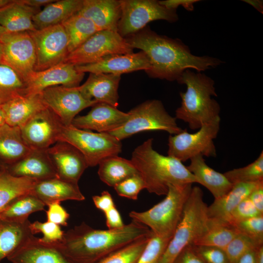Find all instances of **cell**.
Returning <instances> with one entry per match:
<instances>
[{"instance_id": "1", "label": "cell", "mask_w": 263, "mask_h": 263, "mask_svg": "<svg viewBox=\"0 0 263 263\" xmlns=\"http://www.w3.org/2000/svg\"><path fill=\"white\" fill-rule=\"evenodd\" d=\"M125 38L133 49L147 55L150 67L145 72L152 78L177 81L187 69L201 72L223 63L216 57L193 55L179 39L158 35L148 27Z\"/></svg>"}, {"instance_id": "2", "label": "cell", "mask_w": 263, "mask_h": 263, "mask_svg": "<svg viewBox=\"0 0 263 263\" xmlns=\"http://www.w3.org/2000/svg\"><path fill=\"white\" fill-rule=\"evenodd\" d=\"M152 233L147 226L133 220L120 228L104 230L94 228L83 222L64 232L62 240L56 244L74 263H96Z\"/></svg>"}, {"instance_id": "3", "label": "cell", "mask_w": 263, "mask_h": 263, "mask_svg": "<svg viewBox=\"0 0 263 263\" xmlns=\"http://www.w3.org/2000/svg\"><path fill=\"white\" fill-rule=\"evenodd\" d=\"M153 140L149 138L135 148L131 159L144 181L145 189L157 195H166L169 185L197 183L182 162L154 150Z\"/></svg>"}, {"instance_id": "4", "label": "cell", "mask_w": 263, "mask_h": 263, "mask_svg": "<svg viewBox=\"0 0 263 263\" xmlns=\"http://www.w3.org/2000/svg\"><path fill=\"white\" fill-rule=\"evenodd\" d=\"M177 81L186 85L187 90L180 93L182 101L175 111L176 119L188 123L189 128L194 130L220 117V105L211 97L217 96L211 78L187 69Z\"/></svg>"}, {"instance_id": "5", "label": "cell", "mask_w": 263, "mask_h": 263, "mask_svg": "<svg viewBox=\"0 0 263 263\" xmlns=\"http://www.w3.org/2000/svg\"><path fill=\"white\" fill-rule=\"evenodd\" d=\"M207 207L201 188L192 187L180 221L158 263H173L184 248L203 235L208 220Z\"/></svg>"}, {"instance_id": "6", "label": "cell", "mask_w": 263, "mask_h": 263, "mask_svg": "<svg viewBox=\"0 0 263 263\" xmlns=\"http://www.w3.org/2000/svg\"><path fill=\"white\" fill-rule=\"evenodd\" d=\"M192 185H169L163 200L146 211H132L129 216L132 220L147 226L155 235L171 239L181 218Z\"/></svg>"}, {"instance_id": "7", "label": "cell", "mask_w": 263, "mask_h": 263, "mask_svg": "<svg viewBox=\"0 0 263 263\" xmlns=\"http://www.w3.org/2000/svg\"><path fill=\"white\" fill-rule=\"evenodd\" d=\"M129 118L122 125L108 133L121 141L138 132L163 131L170 135L182 132L175 117L170 115L159 100H147L128 112Z\"/></svg>"}, {"instance_id": "8", "label": "cell", "mask_w": 263, "mask_h": 263, "mask_svg": "<svg viewBox=\"0 0 263 263\" xmlns=\"http://www.w3.org/2000/svg\"><path fill=\"white\" fill-rule=\"evenodd\" d=\"M66 142L84 156L89 167H94L103 159L118 155L122 151L121 141L105 132H94L77 128L73 125H63L57 141Z\"/></svg>"}, {"instance_id": "9", "label": "cell", "mask_w": 263, "mask_h": 263, "mask_svg": "<svg viewBox=\"0 0 263 263\" xmlns=\"http://www.w3.org/2000/svg\"><path fill=\"white\" fill-rule=\"evenodd\" d=\"M220 117L203 125L195 133H190L186 129L176 134L169 135L168 155L182 163L197 156H216L214 143L220 130Z\"/></svg>"}, {"instance_id": "10", "label": "cell", "mask_w": 263, "mask_h": 263, "mask_svg": "<svg viewBox=\"0 0 263 263\" xmlns=\"http://www.w3.org/2000/svg\"><path fill=\"white\" fill-rule=\"evenodd\" d=\"M121 17L117 32L122 37L133 34L146 27L150 22L165 20L177 21L176 10L168 9L156 0H120Z\"/></svg>"}, {"instance_id": "11", "label": "cell", "mask_w": 263, "mask_h": 263, "mask_svg": "<svg viewBox=\"0 0 263 263\" xmlns=\"http://www.w3.org/2000/svg\"><path fill=\"white\" fill-rule=\"evenodd\" d=\"M133 51L126 38L117 32L100 30L69 53L63 63L83 65L95 62L108 55L130 54Z\"/></svg>"}, {"instance_id": "12", "label": "cell", "mask_w": 263, "mask_h": 263, "mask_svg": "<svg viewBox=\"0 0 263 263\" xmlns=\"http://www.w3.org/2000/svg\"><path fill=\"white\" fill-rule=\"evenodd\" d=\"M0 64L14 70L25 83L35 71L36 61L33 40L28 32H5L0 38Z\"/></svg>"}, {"instance_id": "13", "label": "cell", "mask_w": 263, "mask_h": 263, "mask_svg": "<svg viewBox=\"0 0 263 263\" xmlns=\"http://www.w3.org/2000/svg\"><path fill=\"white\" fill-rule=\"evenodd\" d=\"M35 48V71H41L63 63L68 54V39L62 24L28 32Z\"/></svg>"}, {"instance_id": "14", "label": "cell", "mask_w": 263, "mask_h": 263, "mask_svg": "<svg viewBox=\"0 0 263 263\" xmlns=\"http://www.w3.org/2000/svg\"><path fill=\"white\" fill-rule=\"evenodd\" d=\"M40 94L47 107L66 126L72 125L73 119L82 110L99 103L86 99L76 87L53 86L46 88Z\"/></svg>"}, {"instance_id": "15", "label": "cell", "mask_w": 263, "mask_h": 263, "mask_svg": "<svg viewBox=\"0 0 263 263\" xmlns=\"http://www.w3.org/2000/svg\"><path fill=\"white\" fill-rule=\"evenodd\" d=\"M63 125L48 108L39 111L20 127L22 137L31 150H45L57 141Z\"/></svg>"}, {"instance_id": "16", "label": "cell", "mask_w": 263, "mask_h": 263, "mask_svg": "<svg viewBox=\"0 0 263 263\" xmlns=\"http://www.w3.org/2000/svg\"><path fill=\"white\" fill-rule=\"evenodd\" d=\"M57 177L77 183L89 167L83 154L71 144L58 141L47 149Z\"/></svg>"}, {"instance_id": "17", "label": "cell", "mask_w": 263, "mask_h": 263, "mask_svg": "<svg viewBox=\"0 0 263 263\" xmlns=\"http://www.w3.org/2000/svg\"><path fill=\"white\" fill-rule=\"evenodd\" d=\"M85 73L75 66L61 63L41 71H34L26 80V94L40 93L48 87L63 86L74 88L79 86Z\"/></svg>"}, {"instance_id": "18", "label": "cell", "mask_w": 263, "mask_h": 263, "mask_svg": "<svg viewBox=\"0 0 263 263\" xmlns=\"http://www.w3.org/2000/svg\"><path fill=\"white\" fill-rule=\"evenodd\" d=\"M82 73H104L120 75L144 70L150 67L149 58L142 51L125 54H113L105 56L98 61L88 64L75 66Z\"/></svg>"}, {"instance_id": "19", "label": "cell", "mask_w": 263, "mask_h": 263, "mask_svg": "<svg viewBox=\"0 0 263 263\" xmlns=\"http://www.w3.org/2000/svg\"><path fill=\"white\" fill-rule=\"evenodd\" d=\"M92 107L87 114L76 116L72 125L82 130L106 133L121 126L129 118L128 112L106 103H97Z\"/></svg>"}, {"instance_id": "20", "label": "cell", "mask_w": 263, "mask_h": 263, "mask_svg": "<svg viewBox=\"0 0 263 263\" xmlns=\"http://www.w3.org/2000/svg\"><path fill=\"white\" fill-rule=\"evenodd\" d=\"M7 258L12 263H74L56 243H43L33 235Z\"/></svg>"}, {"instance_id": "21", "label": "cell", "mask_w": 263, "mask_h": 263, "mask_svg": "<svg viewBox=\"0 0 263 263\" xmlns=\"http://www.w3.org/2000/svg\"><path fill=\"white\" fill-rule=\"evenodd\" d=\"M120 79V75L90 73L85 82L76 89L88 100L106 103L117 108Z\"/></svg>"}, {"instance_id": "22", "label": "cell", "mask_w": 263, "mask_h": 263, "mask_svg": "<svg viewBox=\"0 0 263 263\" xmlns=\"http://www.w3.org/2000/svg\"><path fill=\"white\" fill-rule=\"evenodd\" d=\"M6 170L13 176L38 181L57 177L47 150H31L19 161L6 166Z\"/></svg>"}, {"instance_id": "23", "label": "cell", "mask_w": 263, "mask_h": 263, "mask_svg": "<svg viewBox=\"0 0 263 263\" xmlns=\"http://www.w3.org/2000/svg\"><path fill=\"white\" fill-rule=\"evenodd\" d=\"M31 193L46 206L54 202L66 200L81 201L85 199L77 183L57 177L37 181Z\"/></svg>"}, {"instance_id": "24", "label": "cell", "mask_w": 263, "mask_h": 263, "mask_svg": "<svg viewBox=\"0 0 263 263\" xmlns=\"http://www.w3.org/2000/svg\"><path fill=\"white\" fill-rule=\"evenodd\" d=\"M78 13L91 20L100 30L117 32L121 17L119 0H83Z\"/></svg>"}, {"instance_id": "25", "label": "cell", "mask_w": 263, "mask_h": 263, "mask_svg": "<svg viewBox=\"0 0 263 263\" xmlns=\"http://www.w3.org/2000/svg\"><path fill=\"white\" fill-rule=\"evenodd\" d=\"M0 107L5 124L19 128L35 114L47 108L40 93L17 96Z\"/></svg>"}, {"instance_id": "26", "label": "cell", "mask_w": 263, "mask_h": 263, "mask_svg": "<svg viewBox=\"0 0 263 263\" xmlns=\"http://www.w3.org/2000/svg\"><path fill=\"white\" fill-rule=\"evenodd\" d=\"M40 10L26 4L22 0H10L0 7V24L8 32L34 31L36 29L33 18Z\"/></svg>"}, {"instance_id": "27", "label": "cell", "mask_w": 263, "mask_h": 263, "mask_svg": "<svg viewBox=\"0 0 263 263\" xmlns=\"http://www.w3.org/2000/svg\"><path fill=\"white\" fill-rule=\"evenodd\" d=\"M188 170L194 176L196 182L207 188L215 199L228 192L233 187L224 173H220L208 166L202 155L190 159Z\"/></svg>"}, {"instance_id": "28", "label": "cell", "mask_w": 263, "mask_h": 263, "mask_svg": "<svg viewBox=\"0 0 263 263\" xmlns=\"http://www.w3.org/2000/svg\"><path fill=\"white\" fill-rule=\"evenodd\" d=\"M262 184H263V181L233 184L228 192L221 197L214 199V202L207 207L208 218L228 222L232 211Z\"/></svg>"}, {"instance_id": "29", "label": "cell", "mask_w": 263, "mask_h": 263, "mask_svg": "<svg viewBox=\"0 0 263 263\" xmlns=\"http://www.w3.org/2000/svg\"><path fill=\"white\" fill-rule=\"evenodd\" d=\"M83 0H56L44 7L33 18L36 29L61 24L81 9Z\"/></svg>"}, {"instance_id": "30", "label": "cell", "mask_w": 263, "mask_h": 263, "mask_svg": "<svg viewBox=\"0 0 263 263\" xmlns=\"http://www.w3.org/2000/svg\"><path fill=\"white\" fill-rule=\"evenodd\" d=\"M24 142L20 128L6 124L0 126V162L11 165L19 161L31 151Z\"/></svg>"}, {"instance_id": "31", "label": "cell", "mask_w": 263, "mask_h": 263, "mask_svg": "<svg viewBox=\"0 0 263 263\" xmlns=\"http://www.w3.org/2000/svg\"><path fill=\"white\" fill-rule=\"evenodd\" d=\"M30 221L14 222L0 218V262L31 236Z\"/></svg>"}, {"instance_id": "32", "label": "cell", "mask_w": 263, "mask_h": 263, "mask_svg": "<svg viewBox=\"0 0 263 263\" xmlns=\"http://www.w3.org/2000/svg\"><path fill=\"white\" fill-rule=\"evenodd\" d=\"M239 233L237 228L228 222L208 218L206 231L192 244L213 246L225 250Z\"/></svg>"}, {"instance_id": "33", "label": "cell", "mask_w": 263, "mask_h": 263, "mask_svg": "<svg viewBox=\"0 0 263 263\" xmlns=\"http://www.w3.org/2000/svg\"><path fill=\"white\" fill-rule=\"evenodd\" d=\"M98 165L97 173L100 179L113 188L127 178L138 173L131 160L118 155L107 157Z\"/></svg>"}, {"instance_id": "34", "label": "cell", "mask_w": 263, "mask_h": 263, "mask_svg": "<svg viewBox=\"0 0 263 263\" xmlns=\"http://www.w3.org/2000/svg\"><path fill=\"white\" fill-rule=\"evenodd\" d=\"M38 181L13 176L6 169L0 173V212L17 197L31 192Z\"/></svg>"}, {"instance_id": "35", "label": "cell", "mask_w": 263, "mask_h": 263, "mask_svg": "<svg viewBox=\"0 0 263 263\" xmlns=\"http://www.w3.org/2000/svg\"><path fill=\"white\" fill-rule=\"evenodd\" d=\"M61 24L68 37V54L80 46L94 34L100 31L91 20L78 13Z\"/></svg>"}, {"instance_id": "36", "label": "cell", "mask_w": 263, "mask_h": 263, "mask_svg": "<svg viewBox=\"0 0 263 263\" xmlns=\"http://www.w3.org/2000/svg\"><path fill=\"white\" fill-rule=\"evenodd\" d=\"M46 205L31 192L21 195L0 212V218L14 222H23L32 213L42 211Z\"/></svg>"}, {"instance_id": "37", "label": "cell", "mask_w": 263, "mask_h": 263, "mask_svg": "<svg viewBox=\"0 0 263 263\" xmlns=\"http://www.w3.org/2000/svg\"><path fill=\"white\" fill-rule=\"evenodd\" d=\"M26 85L9 67L0 64V106L20 95H26Z\"/></svg>"}, {"instance_id": "38", "label": "cell", "mask_w": 263, "mask_h": 263, "mask_svg": "<svg viewBox=\"0 0 263 263\" xmlns=\"http://www.w3.org/2000/svg\"><path fill=\"white\" fill-rule=\"evenodd\" d=\"M152 233L111 253L96 263H135L145 249Z\"/></svg>"}, {"instance_id": "39", "label": "cell", "mask_w": 263, "mask_h": 263, "mask_svg": "<svg viewBox=\"0 0 263 263\" xmlns=\"http://www.w3.org/2000/svg\"><path fill=\"white\" fill-rule=\"evenodd\" d=\"M224 174L233 185L263 181V151L250 164L228 170Z\"/></svg>"}, {"instance_id": "40", "label": "cell", "mask_w": 263, "mask_h": 263, "mask_svg": "<svg viewBox=\"0 0 263 263\" xmlns=\"http://www.w3.org/2000/svg\"><path fill=\"white\" fill-rule=\"evenodd\" d=\"M171 238L152 233L143 251L135 263H158Z\"/></svg>"}, {"instance_id": "41", "label": "cell", "mask_w": 263, "mask_h": 263, "mask_svg": "<svg viewBox=\"0 0 263 263\" xmlns=\"http://www.w3.org/2000/svg\"><path fill=\"white\" fill-rule=\"evenodd\" d=\"M260 245H262L240 233L228 244L224 250L229 263H235L245 253L256 249Z\"/></svg>"}, {"instance_id": "42", "label": "cell", "mask_w": 263, "mask_h": 263, "mask_svg": "<svg viewBox=\"0 0 263 263\" xmlns=\"http://www.w3.org/2000/svg\"><path fill=\"white\" fill-rule=\"evenodd\" d=\"M29 228L32 235L41 233L43 237L39 238L43 243L54 244L61 241L64 232L60 225L55 223L46 221L40 222L36 221L30 223Z\"/></svg>"}, {"instance_id": "43", "label": "cell", "mask_w": 263, "mask_h": 263, "mask_svg": "<svg viewBox=\"0 0 263 263\" xmlns=\"http://www.w3.org/2000/svg\"><path fill=\"white\" fill-rule=\"evenodd\" d=\"M113 188L119 196L136 200L139 192L145 189V185L141 176L137 173L122 181Z\"/></svg>"}, {"instance_id": "44", "label": "cell", "mask_w": 263, "mask_h": 263, "mask_svg": "<svg viewBox=\"0 0 263 263\" xmlns=\"http://www.w3.org/2000/svg\"><path fill=\"white\" fill-rule=\"evenodd\" d=\"M234 225L240 233L247 236L260 245L263 244V215L239 222Z\"/></svg>"}, {"instance_id": "45", "label": "cell", "mask_w": 263, "mask_h": 263, "mask_svg": "<svg viewBox=\"0 0 263 263\" xmlns=\"http://www.w3.org/2000/svg\"><path fill=\"white\" fill-rule=\"evenodd\" d=\"M262 215L248 197L232 211L227 222L234 225L239 222Z\"/></svg>"}, {"instance_id": "46", "label": "cell", "mask_w": 263, "mask_h": 263, "mask_svg": "<svg viewBox=\"0 0 263 263\" xmlns=\"http://www.w3.org/2000/svg\"><path fill=\"white\" fill-rule=\"evenodd\" d=\"M192 245L196 254L205 263H229L223 249L213 246Z\"/></svg>"}, {"instance_id": "47", "label": "cell", "mask_w": 263, "mask_h": 263, "mask_svg": "<svg viewBox=\"0 0 263 263\" xmlns=\"http://www.w3.org/2000/svg\"><path fill=\"white\" fill-rule=\"evenodd\" d=\"M46 211L47 221L59 225L67 226L70 215L61 205L60 202H54L48 205Z\"/></svg>"}, {"instance_id": "48", "label": "cell", "mask_w": 263, "mask_h": 263, "mask_svg": "<svg viewBox=\"0 0 263 263\" xmlns=\"http://www.w3.org/2000/svg\"><path fill=\"white\" fill-rule=\"evenodd\" d=\"M173 263H205L195 251L193 245L185 248L177 256Z\"/></svg>"}, {"instance_id": "49", "label": "cell", "mask_w": 263, "mask_h": 263, "mask_svg": "<svg viewBox=\"0 0 263 263\" xmlns=\"http://www.w3.org/2000/svg\"><path fill=\"white\" fill-rule=\"evenodd\" d=\"M92 199L95 207L103 213L115 206L113 198L108 191H103L100 195L93 196Z\"/></svg>"}, {"instance_id": "50", "label": "cell", "mask_w": 263, "mask_h": 263, "mask_svg": "<svg viewBox=\"0 0 263 263\" xmlns=\"http://www.w3.org/2000/svg\"><path fill=\"white\" fill-rule=\"evenodd\" d=\"M104 213L108 229H117L124 226L121 215L115 206Z\"/></svg>"}, {"instance_id": "51", "label": "cell", "mask_w": 263, "mask_h": 263, "mask_svg": "<svg viewBox=\"0 0 263 263\" xmlns=\"http://www.w3.org/2000/svg\"><path fill=\"white\" fill-rule=\"evenodd\" d=\"M199 1L198 0H166L159 1V3L165 7L170 9L176 10L180 6H182L187 10H193V4Z\"/></svg>"}, {"instance_id": "52", "label": "cell", "mask_w": 263, "mask_h": 263, "mask_svg": "<svg viewBox=\"0 0 263 263\" xmlns=\"http://www.w3.org/2000/svg\"><path fill=\"white\" fill-rule=\"evenodd\" d=\"M248 197L256 209L263 214V184L253 190Z\"/></svg>"}, {"instance_id": "53", "label": "cell", "mask_w": 263, "mask_h": 263, "mask_svg": "<svg viewBox=\"0 0 263 263\" xmlns=\"http://www.w3.org/2000/svg\"><path fill=\"white\" fill-rule=\"evenodd\" d=\"M255 250H252L241 257L235 263H256Z\"/></svg>"}, {"instance_id": "54", "label": "cell", "mask_w": 263, "mask_h": 263, "mask_svg": "<svg viewBox=\"0 0 263 263\" xmlns=\"http://www.w3.org/2000/svg\"><path fill=\"white\" fill-rule=\"evenodd\" d=\"M26 4L35 8H40L41 6H46L54 2L55 0H22Z\"/></svg>"}, {"instance_id": "55", "label": "cell", "mask_w": 263, "mask_h": 263, "mask_svg": "<svg viewBox=\"0 0 263 263\" xmlns=\"http://www.w3.org/2000/svg\"><path fill=\"white\" fill-rule=\"evenodd\" d=\"M244 1L253 6L256 10L262 14L263 13V0H244Z\"/></svg>"}, {"instance_id": "56", "label": "cell", "mask_w": 263, "mask_h": 263, "mask_svg": "<svg viewBox=\"0 0 263 263\" xmlns=\"http://www.w3.org/2000/svg\"><path fill=\"white\" fill-rule=\"evenodd\" d=\"M256 263H263V245L259 246L255 250Z\"/></svg>"}, {"instance_id": "57", "label": "cell", "mask_w": 263, "mask_h": 263, "mask_svg": "<svg viewBox=\"0 0 263 263\" xmlns=\"http://www.w3.org/2000/svg\"><path fill=\"white\" fill-rule=\"evenodd\" d=\"M5 124L3 112L0 106V126Z\"/></svg>"}, {"instance_id": "58", "label": "cell", "mask_w": 263, "mask_h": 263, "mask_svg": "<svg viewBox=\"0 0 263 263\" xmlns=\"http://www.w3.org/2000/svg\"><path fill=\"white\" fill-rule=\"evenodd\" d=\"M7 31L0 24V38Z\"/></svg>"}, {"instance_id": "59", "label": "cell", "mask_w": 263, "mask_h": 263, "mask_svg": "<svg viewBox=\"0 0 263 263\" xmlns=\"http://www.w3.org/2000/svg\"><path fill=\"white\" fill-rule=\"evenodd\" d=\"M9 1V0H0V7L7 4Z\"/></svg>"}, {"instance_id": "60", "label": "cell", "mask_w": 263, "mask_h": 263, "mask_svg": "<svg viewBox=\"0 0 263 263\" xmlns=\"http://www.w3.org/2000/svg\"><path fill=\"white\" fill-rule=\"evenodd\" d=\"M6 169V166L0 162V173Z\"/></svg>"}, {"instance_id": "61", "label": "cell", "mask_w": 263, "mask_h": 263, "mask_svg": "<svg viewBox=\"0 0 263 263\" xmlns=\"http://www.w3.org/2000/svg\"><path fill=\"white\" fill-rule=\"evenodd\" d=\"M2 45L1 44V43L0 42V57H1V53H2Z\"/></svg>"}]
</instances>
